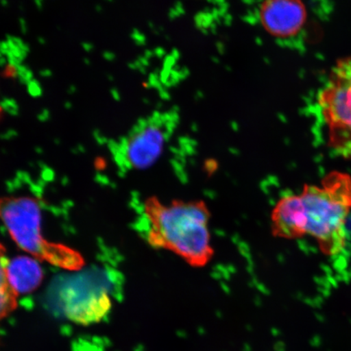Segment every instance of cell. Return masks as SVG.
I'll use <instances>...</instances> for the list:
<instances>
[{
    "instance_id": "6da1fadb",
    "label": "cell",
    "mask_w": 351,
    "mask_h": 351,
    "mask_svg": "<svg viewBox=\"0 0 351 351\" xmlns=\"http://www.w3.org/2000/svg\"><path fill=\"white\" fill-rule=\"evenodd\" d=\"M351 212V177L332 172L322 186L306 185L300 194L280 199L271 210V234L296 239L308 235L327 256H335L346 243V223Z\"/></svg>"
},
{
    "instance_id": "7a4b0ae2",
    "label": "cell",
    "mask_w": 351,
    "mask_h": 351,
    "mask_svg": "<svg viewBox=\"0 0 351 351\" xmlns=\"http://www.w3.org/2000/svg\"><path fill=\"white\" fill-rule=\"evenodd\" d=\"M212 214L203 200H145L137 228L151 247L182 258L189 266L204 267L212 261L215 250L210 221Z\"/></svg>"
},
{
    "instance_id": "3957f363",
    "label": "cell",
    "mask_w": 351,
    "mask_h": 351,
    "mask_svg": "<svg viewBox=\"0 0 351 351\" xmlns=\"http://www.w3.org/2000/svg\"><path fill=\"white\" fill-rule=\"evenodd\" d=\"M0 219L15 243L38 260L68 270H78L84 265L80 254L43 238L40 204L34 197H1Z\"/></svg>"
},
{
    "instance_id": "277c9868",
    "label": "cell",
    "mask_w": 351,
    "mask_h": 351,
    "mask_svg": "<svg viewBox=\"0 0 351 351\" xmlns=\"http://www.w3.org/2000/svg\"><path fill=\"white\" fill-rule=\"evenodd\" d=\"M180 123L177 109L156 111L140 120L116 143L112 153L123 171L151 168L163 155Z\"/></svg>"
},
{
    "instance_id": "5b68a950",
    "label": "cell",
    "mask_w": 351,
    "mask_h": 351,
    "mask_svg": "<svg viewBox=\"0 0 351 351\" xmlns=\"http://www.w3.org/2000/svg\"><path fill=\"white\" fill-rule=\"evenodd\" d=\"M317 109L328 146L351 158V60L341 61L333 69L319 92Z\"/></svg>"
},
{
    "instance_id": "8992f818",
    "label": "cell",
    "mask_w": 351,
    "mask_h": 351,
    "mask_svg": "<svg viewBox=\"0 0 351 351\" xmlns=\"http://www.w3.org/2000/svg\"><path fill=\"white\" fill-rule=\"evenodd\" d=\"M306 16L301 0H265L261 8L263 27L278 38L291 37L300 32Z\"/></svg>"
},
{
    "instance_id": "52a82bcc",
    "label": "cell",
    "mask_w": 351,
    "mask_h": 351,
    "mask_svg": "<svg viewBox=\"0 0 351 351\" xmlns=\"http://www.w3.org/2000/svg\"><path fill=\"white\" fill-rule=\"evenodd\" d=\"M8 283L17 295L32 293L43 279V271L38 261L27 256H19L7 261Z\"/></svg>"
},
{
    "instance_id": "ba28073f",
    "label": "cell",
    "mask_w": 351,
    "mask_h": 351,
    "mask_svg": "<svg viewBox=\"0 0 351 351\" xmlns=\"http://www.w3.org/2000/svg\"><path fill=\"white\" fill-rule=\"evenodd\" d=\"M69 298H72L67 306L69 317L82 323L93 322L102 318L111 305L106 293L96 289L80 293V296L74 293Z\"/></svg>"
},
{
    "instance_id": "9c48e42d",
    "label": "cell",
    "mask_w": 351,
    "mask_h": 351,
    "mask_svg": "<svg viewBox=\"0 0 351 351\" xmlns=\"http://www.w3.org/2000/svg\"><path fill=\"white\" fill-rule=\"evenodd\" d=\"M6 250L0 244V320L5 318L15 310L17 295L7 278Z\"/></svg>"
}]
</instances>
